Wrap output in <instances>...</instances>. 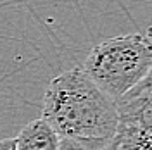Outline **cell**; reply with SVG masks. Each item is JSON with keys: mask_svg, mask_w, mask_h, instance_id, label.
Listing matches in <instances>:
<instances>
[{"mask_svg": "<svg viewBox=\"0 0 152 150\" xmlns=\"http://www.w3.org/2000/svg\"><path fill=\"white\" fill-rule=\"evenodd\" d=\"M42 119L61 136L78 141L86 150H105L118 131L116 102L99 90L81 67H73L50 79L45 88Z\"/></svg>", "mask_w": 152, "mask_h": 150, "instance_id": "cell-1", "label": "cell"}, {"mask_svg": "<svg viewBox=\"0 0 152 150\" xmlns=\"http://www.w3.org/2000/svg\"><path fill=\"white\" fill-rule=\"evenodd\" d=\"M0 150H16L14 136H9V138H4V140H0Z\"/></svg>", "mask_w": 152, "mask_h": 150, "instance_id": "cell-5", "label": "cell"}, {"mask_svg": "<svg viewBox=\"0 0 152 150\" xmlns=\"http://www.w3.org/2000/svg\"><path fill=\"white\" fill-rule=\"evenodd\" d=\"M61 136L45 119H35L21 128L14 136L16 150H59Z\"/></svg>", "mask_w": 152, "mask_h": 150, "instance_id": "cell-3", "label": "cell"}, {"mask_svg": "<svg viewBox=\"0 0 152 150\" xmlns=\"http://www.w3.org/2000/svg\"><path fill=\"white\" fill-rule=\"evenodd\" d=\"M142 83L145 84V86H147L149 90H152V67H151V71L147 73V76H145V78L142 79Z\"/></svg>", "mask_w": 152, "mask_h": 150, "instance_id": "cell-6", "label": "cell"}, {"mask_svg": "<svg viewBox=\"0 0 152 150\" xmlns=\"http://www.w3.org/2000/svg\"><path fill=\"white\" fill-rule=\"evenodd\" d=\"M59 150H86L83 145H80L78 141L69 140V138H61L59 141Z\"/></svg>", "mask_w": 152, "mask_h": 150, "instance_id": "cell-4", "label": "cell"}, {"mask_svg": "<svg viewBox=\"0 0 152 150\" xmlns=\"http://www.w3.org/2000/svg\"><path fill=\"white\" fill-rule=\"evenodd\" d=\"M152 67V31L128 33L97 43L83 62L85 74L111 100L118 102L142 81Z\"/></svg>", "mask_w": 152, "mask_h": 150, "instance_id": "cell-2", "label": "cell"}]
</instances>
